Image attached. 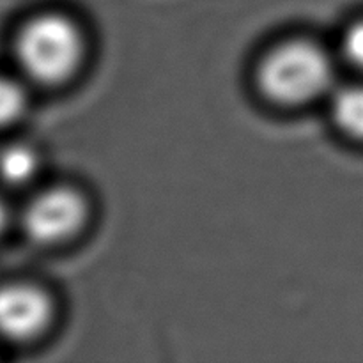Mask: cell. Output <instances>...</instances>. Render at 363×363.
Segmentation results:
<instances>
[{
    "mask_svg": "<svg viewBox=\"0 0 363 363\" xmlns=\"http://www.w3.org/2000/svg\"><path fill=\"white\" fill-rule=\"evenodd\" d=\"M333 66L325 50L311 41H291L273 48L257 69L259 89L280 105H300L325 94Z\"/></svg>",
    "mask_w": 363,
    "mask_h": 363,
    "instance_id": "6da1fadb",
    "label": "cell"
},
{
    "mask_svg": "<svg viewBox=\"0 0 363 363\" xmlns=\"http://www.w3.org/2000/svg\"><path fill=\"white\" fill-rule=\"evenodd\" d=\"M84 53V39L69 18L41 14L21 28L16 57L21 69L35 82L57 84L73 74Z\"/></svg>",
    "mask_w": 363,
    "mask_h": 363,
    "instance_id": "7a4b0ae2",
    "label": "cell"
},
{
    "mask_svg": "<svg viewBox=\"0 0 363 363\" xmlns=\"http://www.w3.org/2000/svg\"><path fill=\"white\" fill-rule=\"evenodd\" d=\"M85 213V202L77 191L50 188L25 206L21 225L35 243H55L80 229Z\"/></svg>",
    "mask_w": 363,
    "mask_h": 363,
    "instance_id": "3957f363",
    "label": "cell"
},
{
    "mask_svg": "<svg viewBox=\"0 0 363 363\" xmlns=\"http://www.w3.org/2000/svg\"><path fill=\"white\" fill-rule=\"evenodd\" d=\"M52 315V305L41 289L28 284L0 286V337L28 340L39 335Z\"/></svg>",
    "mask_w": 363,
    "mask_h": 363,
    "instance_id": "277c9868",
    "label": "cell"
},
{
    "mask_svg": "<svg viewBox=\"0 0 363 363\" xmlns=\"http://www.w3.org/2000/svg\"><path fill=\"white\" fill-rule=\"evenodd\" d=\"M332 117L342 133L363 140V84L344 85L333 92Z\"/></svg>",
    "mask_w": 363,
    "mask_h": 363,
    "instance_id": "5b68a950",
    "label": "cell"
},
{
    "mask_svg": "<svg viewBox=\"0 0 363 363\" xmlns=\"http://www.w3.org/2000/svg\"><path fill=\"white\" fill-rule=\"evenodd\" d=\"M38 170V156L27 145H7L0 151V179L7 184H23Z\"/></svg>",
    "mask_w": 363,
    "mask_h": 363,
    "instance_id": "8992f818",
    "label": "cell"
},
{
    "mask_svg": "<svg viewBox=\"0 0 363 363\" xmlns=\"http://www.w3.org/2000/svg\"><path fill=\"white\" fill-rule=\"evenodd\" d=\"M27 106L25 91L18 82L0 77V126L20 119Z\"/></svg>",
    "mask_w": 363,
    "mask_h": 363,
    "instance_id": "52a82bcc",
    "label": "cell"
},
{
    "mask_svg": "<svg viewBox=\"0 0 363 363\" xmlns=\"http://www.w3.org/2000/svg\"><path fill=\"white\" fill-rule=\"evenodd\" d=\"M340 52L346 62L363 71V20L354 21L346 28L340 41Z\"/></svg>",
    "mask_w": 363,
    "mask_h": 363,
    "instance_id": "ba28073f",
    "label": "cell"
},
{
    "mask_svg": "<svg viewBox=\"0 0 363 363\" xmlns=\"http://www.w3.org/2000/svg\"><path fill=\"white\" fill-rule=\"evenodd\" d=\"M6 223H7V208L2 202V199H0V233H2V229L6 227Z\"/></svg>",
    "mask_w": 363,
    "mask_h": 363,
    "instance_id": "9c48e42d",
    "label": "cell"
}]
</instances>
